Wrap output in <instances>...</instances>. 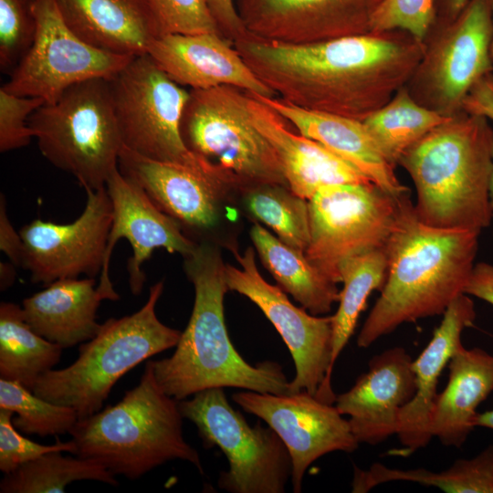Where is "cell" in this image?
<instances>
[{
  "label": "cell",
  "mask_w": 493,
  "mask_h": 493,
  "mask_svg": "<svg viewBox=\"0 0 493 493\" xmlns=\"http://www.w3.org/2000/svg\"><path fill=\"white\" fill-rule=\"evenodd\" d=\"M450 118L419 104L404 86L363 123L383 156L395 167L409 147Z\"/></svg>",
  "instance_id": "cell-31"
},
{
  "label": "cell",
  "mask_w": 493,
  "mask_h": 493,
  "mask_svg": "<svg viewBox=\"0 0 493 493\" xmlns=\"http://www.w3.org/2000/svg\"><path fill=\"white\" fill-rule=\"evenodd\" d=\"M183 419L178 400L161 388L150 360L139 383L121 400L79 419L69 433L74 455L129 479L175 459L191 463L203 474L197 450L184 440Z\"/></svg>",
  "instance_id": "cell-5"
},
{
  "label": "cell",
  "mask_w": 493,
  "mask_h": 493,
  "mask_svg": "<svg viewBox=\"0 0 493 493\" xmlns=\"http://www.w3.org/2000/svg\"><path fill=\"white\" fill-rule=\"evenodd\" d=\"M181 132L188 149L218 167L235 187H288L274 148L251 121L246 91L227 85L191 89Z\"/></svg>",
  "instance_id": "cell-9"
},
{
  "label": "cell",
  "mask_w": 493,
  "mask_h": 493,
  "mask_svg": "<svg viewBox=\"0 0 493 493\" xmlns=\"http://www.w3.org/2000/svg\"><path fill=\"white\" fill-rule=\"evenodd\" d=\"M232 251L240 268L226 264L228 289L255 303L283 339L295 364L289 393L305 391L324 403L334 404L332 315L320 317L293 305L283 289L269 284L261 276L252 247H247L242 255L234 248Z\"/></svg>",
  "instance_id": "cell-13"
},
{
  "label": "cell",
  "mask_w": 493,
  "mask_h": 493,
  "mask_svg": "<svg viewBox=\"0 0 493 493\" xmlns=\"http://www.w3.org/2000/svg\"><path fill=\"white\" fill-rule=\"evenodd\" d=\"M467 0H437L440 8L450 16H457Z\"/></svg>",
  "instance_id": "cell-46"
},
{
  "label": "cell",
  "mask_w": 493,
  "mask_h": 493,
  "mask_svg": "<svg viewBox=\"0 0 493 493\" xmlns=\"http://www.w3.org/2000/svg\"><path fill=\"white\" fill-rule=\"evenodd\" d=\"M24 1H26V2H27L29 4H32L35 0H24Z\"/></svg>",
  "instance_id": "cell-50"
},
{
  "label": "cell",
  "mask_w": 493,
  "mask_h": 493,
  "mask_svg": "<svg viewBox=\"0 0 493 493\" xmlns=\"http://www.w3.org/2000/svg\"><path fill=\"white\" fill-rule=\"evenodd\" d=\"M246 210L285 244L305 252L310 239L308 200L278 184L242 188Z\"/></svg>",
  "instance_id": "cell-34"
},
{
  "label": "cell",
  "mask_w": 493,
  "mask_h": 493,
  "mask_svg": "<svg viewBox=\"0 0 493 493\" xmlns=\"http://www.w3.org/2000/svg\"><path fill=\"white\" fill-rule=\"evenodd\" d=\"M184 258L185 274L194 288V302L174 352L152 360L161 388L178 401L215 387L289 393V382L279 363L246 362L229 338L224 312V298L229 289L219 248L210 242L198 243Z\"/></svg>",
  "instance_id": "cell-3"
},
{
  "label": "cell",
  "mask_w": 493,
  "mask_h": 493,
  "mask_svg": "<svg viewBox=\"0 0 493 493\" xmlns=\"http://www.w3.org/2000/svg\"><path fill=\"white\" fill-rule=\"evenodd\" d=\"M435 14L436 0H383L372 19L371 32L403 30L425 41Z\"/></svg>",
  "instance_id": "cell-38"
},
{
  "label": "cell",
  "mask_w": 493,
  "mask_h": 493,
  "mask_svg": "<svg viewBox=\"0 0 493 493\" xmlns=\"http://www.w3.org/2000/svg\"><path fill=\"white\" fill-rule=\"evenodd\" d=\"M383 0H236L247 32L259 39L308 44L371 33Z\"/></svg>",
  "instance_id": "cell-18"
},
{
  "label": "cell",
  "mask_w": 493,
  "mask_h": 493,
  "mask_svg": "<svg viewBox=\"0 0 493 493\" xmlns=\"http://www.w3.org/2000/svg\"><path fill=\"white\" fill-rule=\"evenodd\" d=\"M463 110L481 115L493 121V74L490 73L477 81L467 95Z\"/></svg>",
  "instance_id": "cell-42"
},
{
  "label": "cell",
  "mask_w": 493,
  "mask_h": 493,
  "mask_svg": "<svg viewBox=\"0 0 493 493\" xmlns=\"http://www.w3.org/2000/svg\"><path fill=\"white\" fill-rule=\"evenodd\" d=\"M162 35L217 34L224 37L206 0H145Z\"/></svg>",
  "instance_id": "cell-37"
},
{
  "label": "cell",
  "mask_w": 493,
  "mask_h": 493,
  "mask_svg": "<svg viewBox=\"0 0 493 493\" xmlns=\"http://www.w3.org/2000/svg\"><path fill=\"white\" fill-rule=\"evenodd\" d=\"M31 4L0 0V68L12 72L31 47L36 35Z\"/></svg>",
  "instance_id": "cell-36"
},
{
  "label": "cell",
  "mask_w": 493,
  "mask_h": 493,
  "mask_svg": "<svg viewBox=\"0 0 493 493\" xmlns=\"http://www.w3.org/2000/svg\"><path fill=\"white\" fill-rule=\"evenodd\" d=\"M16 265L12 262H0V288L5 291L11 287L16 278Z\"/></svg>",
  "instance_id": "cell-45"
},
{
  "label": "cell",
  "mask_w": 493,
  "mask_h": 493,
  "mask_svg": "<svg viewBox=\"0 0 493 493\" xmlns=\"http://www.w3.org/2000/svg\"><path fill=\"white\" fill-rule=\"evenodd\" d=\"M475 426L493 430V409L484 413H477L475 418Z\"/></svg>",
  "instance_id": "cell-47"
},
{
  "label": "cell",
  "mask_w": 493,
  "mask_h": 493,
  "mask_svg": "<svg viewBox=\"0 0 493 493\" xmlns=\"http://www.w3.org/2000/svg\"><path fill=\"white\" fill-rule=\"evenodd\" d=\"M492 143L488 120L462 111L404 152L398 164L414 184V206L421 222L478 234L489 226Z\"/></svg>",
  "instance_id": "cell-4"
},
{
  "label": "cell",
  "mask_w": 493,
  "mask_h": 493,
  "mask_svg": "<svg viewBox=\"0 0 493 493\" xmlns=\"http://www.w3.org/2000/svg\"><path fill=\"white\" fill-rule=\"evenodd\" d=\"M147 54L174 82L192 89L227 85L277 97L252 72L233 43L217 34L162 35L152 42Z\"/></svg>",
  "instance_id": "cell-21"
},
{
  "label": "cell",
  "mask_w": 493,
  "mask_h": 493,
  "mask_svg": "<svg viewBox=\"0 0 493 493\" xmlns=\"http://www.w3.org/2000/svg\"><path fill=\"white\" fill-rule=\"evenodd\" d=\"M50 452L5 474L0 482L1 493H58L68 485L81 480H94L111 486L119 484L114 475L101 465L79 457Z\"/></svg>",
  "instance_id": "cell-33"
},
{
  "label": "cell",
  "mask_w": 493,
  "mask_h": 493,
  "mask_svg": "<svg viewBox=\"0 0 493 493\" xmlns=\"http://www.w3.org/2000/svg\"><path fill=\"white\" fill-rule=\"evenodd\" d=\"M105 299L94 278H63L24 299L22 309L37 334L65 349L98 333L97 310Z\"/></svg>",
  "instance_id": "cell-26"
},
{
  "label": "cell",
  "mask_w": 493,
  "mask_h": 493,
  "mask_svg": "<svg viewBox=\"0 0 493 493\" xmlns=\"http://www.w3.org/2000/svg\"><path fill=\"white\" fill-rule=\"evenodd\" d=\"M163 288V281L156 282L139 310L101 323L98 333L80 344L74 362L44 373L32 391L47 401L72 407L79 419L101 410L121 377L177 345L182 331L163 324L155 311Z\"/></svg>",
  "instance_id": "cell-6"
},
{
  "label": "cell",
  "mask_w": 493,
  "mask_h": 493,
  "mask_svg": "<svg viewBox=\"0 0 493 493\" xmlns=\"http://www.w3.org/2000/svg\"><path fill=\"white\" fill-rule=\"evenodd\" d=\"M428 33L432 40H425V53L406 87L422 106L453 117L464 111L473 86L493 72V0H467L452 18L435 14Z\"/></svg>",
  "instance_id": "cell-10"
},
{
  "label": "cell",
  "mask_w": 493,
  "mask_h": 493,
  "mask_svg": "<svg viewBox=\"0 0 493 493\" xmlns=\"http://www.w3.org/2000/svg\"><path fill=\"white\" fill-rule=\"evenodd\" d=\"M45 100L18 96L0 89V152H6L28 145L35 131L28 126L29 117Z\"/></svg>",
  "instance_id": "cell-40"
},
{
  "label": "cell",
  "mask_w": 493,
  "mask_h": 493,
  "mask_svg": "<svg viewBox=\"0 0 493 493\" xmlns=\"http://www.w3.org/2000/svg\"><path fill=\"white\" fill-rule=\"evenodd\" d=\"M211 13L225 38L231 43L249 37L239 17L236 0H206Z\"/></svg>",
  "instance_id": "cell-41"
},
{
  "label": "cell",
  "mask_w": 493,
  "mask_h": 493,
  "mask_svg": "<svg viewBox=\"0 0 493 493\" xmlns=\"http://www.w3.org/2000/svg\"><path fill=\"white\" fill-rule=\"evenodd\" d=\"M68 27L98 49L137 57L162 36L145 0H55Z\"/></svg>",
  "instance_id": "cell-24"
},
{
  "label": "cell",
  "mask_w": 493,
  "mask_h": 493,
  "mask_svg": "<svg viewBox=\"0 0 493 493\" xmlns=\"http://www.w3.org/2000/svg\"><path fill=\"white\" fill-rule=\"evenodd\" d=\"M34 42L1 89L54 102L71 86L93 79H110L134 57L98 49L65 24L55 0H35Z\"/></svg>",
  "instance_id": "cell-14"
},
{
  "label": "cell",
  "mask_w": 493,
  "mask_h": 493,
  "mask_svg": "<svg viewBox=\"0 0 493 493\" xmlns=\"http://www.w3.org/2000/svg\"><path fill=\"white\" fill-rule=\"evenodd\" d=\"M87 202L71 223L35 219L19 231L24 245L22 267L33 283L47 286L58 279L96 278L106 257L112 205L106 186L85 189Z\"/></svg>",
  "instance_id": "cell-15"
},
{
  "label": "cell",
  "mask_w": 493,
  "mask_h": 493,
  "mask_svg": "<svg viewBox=\"0 0 493 493\" xmlns=\"http://www.w3.org/2000/svg\"><path fill=\"white\" fill-rule=\"evenodd\" d=\"M404 194L393 195L372 182L320 188L308 200L310 239L306 257L340 283L343 260L386 246Z\"/></svg>",
  "instance_id": "cell-12"
},
{
  "label": "cell",
  "mask_w": 493,
  "mask_h": 493,
  "mask_svg": "<svg viewBox=\"0 0 493 493\" xmlns=\"http://www.w3.org/2000/svg\"><path fill=\"white\" fill-rule=\"evenodd\" d=\"M0 408L15 413V427L26 435L69 434L79 421L70 406L47 401L23 384L0 378Z\"/></svg>",
  "instance_id": "cell-35"
},
{
  "label": "cell",
  "mask_w": 493,
  "mask_h": 493,
  "mask_svg": "<svg viewBox=\"0 0 493 493\" xmlns=\"http://www.w3.org/2000/svg\"><path fill=\"white\" fill-rule=\"evenodd\" d=\"M108 80L123 146L152 160L194 169L233 187L218 167L186 146L181 122L190 91L170 79L149 54L134 57Z\"/></svg>",
  "instance_id": "cell-8"
},
{
  "label": "cell",
  "mask_w": 493,
  "mask_h": 493,
  "mask_svg": "<svg viewBox=\"0 0 493 493\" xmlns=\"http://www.w3.org/2000/svg\"><path fill=\"white\" fill-rule=\"evenodd\" d=\"M207 447L218 446L228 460L218 487L231 493H283L292 461L279 435L259 423L251 426L227 401L224 388L200 391L178 401Z\"/></svg>",
  "instance_id": "cell-11"
},
{
  "label": "cell",
  "mask_w": 493,
  "mask_h": 493,
  "mask_svg": "<svg viewBox=\"0 0 493 493\" xmlns=\"http://www.w3.org/2000/svg\"><path fill=\"white\" fill-rule=\"evenodd\" d=\"M251 94L290 122L301 135L324 145L384 191L395 196L410 193L377 148L363 121L299 108L278 97Z\"/></svg>",
  "instance_id": "cell-25"
},
{
  "label": "cell",
  "mask_w": 493,
  "mask_h": 493,
  "mask_svg": "<svg viewBox=\"0 0 493 493\" xmlns=\"http://www.w3.org/2000/svg\"><path fill=\"white\" fill-rule=\"evenodd\" d=\"M492 157H493V143H492ZM490 201H491V205L493 206V173H492V176H491V181H490Z\"/></svg>",
  "instance_id": "cell-48"
},
{
  "label": "cell",
  "mask_w": 493,
  "mask_h": 493,
  "mask_svg": "<svg viewBox=\"0 0 493 493\" xmlns=\"http://www.w3.org/2000/svg\"><path fill=\"white\" fill-rule=\"evenodd\" d=\"M447 365L448 382L437 395L430 430L444 446L459 448L476 427L477 408L493 392V355L462 344Z\"/></svg>",
  "instance_id": "cell-27"
},
{
  "label": "cell",
  "mask_w": 493,
  "mask_h": 493,
  "mask_svg": "<svg viewBox=\"0 0 493 493\" xmlns=\"http://www.w3.org/2000/svg\"><path fill=\"white\" fill-rule=\"evenodd\" d=\"M41 154L72 174L84 189L98 190L118 169L123 146L109 80L77 83L28 119Z\"/></svg>",
  "instance_id": "cell-7"
},
{
  "label": "cell",
  "mask_w": 493,
  "mask_h": 493,
  "mask_svg": "<svg viewBox=\"0 0 493 493\" xmlns=\"http://www.w3.org/2000/svg\"><path fill=\"white\" fill-rule=\"evenodd\" d=\"M246 93L251 121L274 148L293 193L309 200L325 186L372 182L321 143L294 133L284 118L251 93Z\"/></svg>",
  "instance_id": "cell-23"
},
{
  "label": "cell",
  "mask_w": 493,
  "mask_h": 493,
  "mask_svg": "<svg viewBox=\"0 0 493 493\" xmlns=\"http://www.w3.org/2000/svg\"><path fill=\"white\" fill-rule=\"evenodd\" d=\"M118 166L190 239L209 233L218 224L220 202L230 188L224 183L181 164L143 157L125 146Z\"/></svg>",
  "instance_id": "cell-19"
},
{
  "label": "cell",
  "mask_w": 493,
  "mask_h": 493,
  "mask_svg": "<svg viewBox=\"0 0 493 493\" xmlns=\"http://www.w3.org/2000/svg\"><path fill=\"white\" fill-rule=\"evenodd\" d=\"M492 74H493V72H492Z\"/></svg>",
  "instance_id": "cell-51"
},
{
  "label": "cell",
  "mask_w": 493,
  "mask_h": 493,
  "mask_svg": "<svg viewBox=\"0 0 493 493\" xmlns=\"http://www.w3.org/2000/svg\"><path fill=\"white\" fill-rule=\"evenodd\" d=\"M385 247L351 257L339 266L343 288L340 291L338 309L332 315L333 368L354 332L368 297L373 290H382L384 286L388 268Z\"/></svg>",
  "instance_id": "cell-32"
},
{
  "label": "cell",
  "mask_w": 493,
  "mask_h": 493,
  "mask_svg": "<svg viewBox=\"0 0 493 493\" xmlns=\"http://www.w3.org/2000/svg\"><path fill=\"white\" fill-rule=\"evenodd\" d=\"M250 237L263 265L278 287L309 313H329L332 305L339 302L337 284L314 267L303 251L285 244L256 221L250 229Z\"/></svg>",
  "instance_id": "cell-28"
},
{
  "label": "cell",
  "mask_w": 493,
  "mask_h": 493,
  "mask_svg": "<svg viewBox=\"0 0 493 493\" xmlns=\"http://www.w3.org/2000/svg\"><path fill=\"white\" fill-rule=\"evenodd\" d=\"M14 415L13 411L0 408V470L4 475L50 452L75 454L72 439L67 442L57 439L53 445H41L23 436L13 424Z\"/></svg>",
  "instance_id": "cell-39"
},
{
  "label": "cell",
  "mask_w": 493,
  "mask_h": 493,
  "mask_svg": "<svg viewBox=\"0 0 493 493\" xmlns=\"http://www.w3.org/2000/svg\"><path fill=\"white\" fill-rule=\"evenodd\" d=\"M62 351L29 326L22 306L1 302L0 378L32 390L38 378L59 362Z\"/></svg>",
  "instance_id": "cell-30"
},
{
  "label": "cell",
  "mask_w": 493,
  "mask_h": 493,
  "mask_svg": "<svg viewBox=\"0 0 493 493\" xmlns=\"http://www.w3.org/2000/svg\"><path fill=\"white\" fill-rule=\"evenodd\" d=\"M233 401L270 426L282 439L292 461L293 491H301L307 468L320 456L335 452H354L359 442L348 419L331 404L305 391L284 394L238 392Z\"/></svg>",
  "instance_id": "cell-16"
},
{
  "label": "cell",
  "mask_w": 493,
  "mask_h": 493,
  "mask_svg": "<svg viewBox=\"0 0 493 493\" xmlns=\"http://www.w3.org/2000/svg\"><path fill=\"white\" fill-rule=\"evenodd\" d=\"M413 360L405 349L393 347L373 356L368 371L334 405L349 424L356 440L376 446L396 435L401 409L414 391Z\"/></svg>",
  "instance_id": "cell-20"
},
{
  "label": "cell",
  "mask_w": 493,
  "mask_h": 493,
  "mask_svg": "<svg viewBox=\"0 0 493 493\" xmlns=\"http://www.w3.org/2000/svg\"><path fill=\"white\" fill-rule=\"evenodd\" d=\"M0 249L16 267H22L24 245L20 233L17 232L6 213L4 194L0 196Z\"/></svg>",
  "instance_id": "cell-43"
},
{
  "label": "cell",
  "mask_w": 493,
  "mask_h": 493,
  "mask_svg": "<svg viewBox=\"0 0 493 493\" xmlns=\"http://www.w3.org/2000/svg\"><path fill=\"white\" fill-rule=\"evenodd\" d=\"M476 320L474 301L467 294L456 297L443 314V320L433 336L413 360L415 391L401 409L396 435L402 446L396 455L409 456L426 446L433 435L431 414L437 398L440 375L456 351L462 345V333Z\"/></svg>",
  "instance_id": "cell-22"
},
{
  "label": "cell",
  "mask_w": 493,
  "mask_h": 493,
  "mask_svg": "<svg viewBox=\"0 0 493 493\" xmlns=\"http://www.w3.org/2000/svg\"><path fill=\"white\" fill-rule=\"evenodd\" d=\"M406 481L435 487L447 493H493V446L467 459H457L448 468H391L374 463L368 469L354 466L351 491L365 493L383 483Z\"/></svg>",
  "instance_id": "cell-29"
},
{
  "label": "cell",
  "mask_w": 493,
  "mask_h": 493,
  "mask_svg": "<svg viewBox=\"0 0 493 493\" xmlns=\"http://www.w3.org/2000/svg\"><path fill=\"white\" fill-rule=\"evenodd\" d=\"M489 55H490V58L493 62V36H492V39H491V43H490V47H489Z\"/></svg>",
  "instance_id": "cell-49"
},
{
  "label": "cell",
  "mask_w": 493,
  "mask_h": 493,
  "mask_svg": "<svg viewBox=\"0 0 493 493\" xmlns=\"http://www.w3.org/2000/svg\"><path fill=\"white\" fill-rule=\"evenodd\" d=\"M233 45L278 99L360 121L408 84L426 49L425 41L403 30L308 44L249 36Z\"/></svg>",
  "instance_id": "cell-1"
},
{
  "label": "cell",
  "mask_w": 493,
  "mask_h": 493,
  "mask_svg": "<svg viewBox=\"0 0 493 493\" xmlns=\"http://www.w3.org/2000/svg\"><path fill=\"white\" fill-rule=\"evenodd\" d=\"M465 294L483 299L493 306V265L479 262L474 266Z\"/></svg>",
  "instance_id": "cell-44"
},
{
  "label": "cell",
  "mask_w": 493,
  "mask_h": 493,
  "mask_svg": "<svg viewBox=\"0 0 493 493\" xmlns=\"http://www.w3.org/2000/svg\"><path fill=\"white\" fill-rule=\"evenodd\" d=\"M106 189L112 205V223L97 287L106 299L118 300L120 296L114 289L109 268L111 253L121 238L128 240L132 248L127 271L133 295H139L143 288L146 276L142 266L154 249L163 248L185 257L198 243L186 236L178 223L161 211L138 184L120 172L119 167L107 181Z\"/></svg>",
  "instance_id": "cell-17"
},
{
  "label": "cell",
  "mask_w": 493,
  "mask_h": 493,
  "mask_svg": "<svg viewBox=\"0 0 493 493\" xmlns=\"http://www.w3.org/2000/svg\"><path fill=\"white\" fill-rule=\"evenodd\" d=\"M479 234L427 226L417 217L410 193L386 245L388 268L381 295L357 337L367 348L404 323L443 315L465 293Z\"/></svg>",
  "instance_id": "cell-2"
}]
</instances>
